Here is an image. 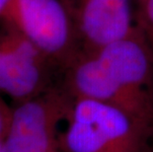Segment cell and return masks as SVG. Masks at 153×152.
Returning a JSON list of instances; mask_svg holds the SVG:
<instances>
[{"label": "cell", "mask_w": 153, "mask_h": 152, "mask_svg": "<svg viewBox=\"0 0 153 152\" xmlns=\"http://www.w3.org/2000/svg\"><path fill=\"white\" fill-rule=\"evenodd\" d=\"M0 19L25 36L62 70L83 48L73 18L62 0H11Z\"/></svg>", "instance_id": "1"}, {"label": "cell", "mask_w": 153, "mask_h": 152, "mask_svg": "<svg viewBox=\"0 0 153 152\" xmlns=\"http://www.w3.org/2000/svg\"><path fill=\"white\" fill-rule=\"evenodd\" d=\"M73 97L61 87L13 106L1 152H57L58 127L66 122Z\"/></svg>", "instance_id": "2"}, {"label": "cell", "mask_w": 153, "mask_h": 152, "mask_svg": "<svg viewBox=\"0 0 153 152\" xmlns=\"http://www.w3.org/2000/svg\"><path fill=\"white\" fill-rule=\"evenodd\" d=\"M0 23V94L17 104L51 88L54 65L20 32L1 19Z\"/></svg>", "instance_id": "3"}, {"label": "cell", "mask_w": 153, "mask_h": 152, "mask_svg": "<svg viewBox=\"0 0 153 152\" xmlns=\"http://www.w3.org/2000/svg\"><path fill=\"white\" fill-rule=\"evenodd\" d=\"M62 87L73 98L115 106L153 127V106L132 96L110 75L93 50L82 48L63 69Z\"/></svg>", "instance_id": "4"}, {"label": "cell", "mask_w": 153, "mask_h": 152, "mask_svg": "<svg viewBox=\"0 0 153 152\" xmlns=\"http://www.w3.org/2000/svg\"><path fill=\"white\" fill-rule=\"evenodd\" d=\"M92 50L123 89L153 106V50L137 26L126 37Z\"/></svg>", "instance_id": "5"}, {"label": "cell", "mask_w": 153, "mask_h": 152, "mask_svg": "<svg viewBox=\"0 0 153 152\" xmlns=\"http://www.w3.org/2000/svg\"><path fill=\"white\" fill-rule=\"evenodd\" d=\"M84 50H97L126 37L136 28L131 0H62Z\"/></svg>", "instance_id": "6"}, {"label": "cell", "mask_w": 153, "mask_h": 152, "mask_svg": "<svg viewBox=\"0 0 153 152\" xmlns=\"http://www.w3.org/2000/svg\"><path fill=\"white\" fill-rule=\"evenodd\" d=\"M136 26L153 50V0H131Z\"/></svg>", "instance_id": "7"}, {"label": "cell", "mask_w": 153, "mask_h": 152, "mask_svg": "<svg viewBox=\"0 0 153 152\" xmlns=\"http://www.w3.org/2000/svg\"><path fill=\"white\" fill-rule=\"evenodd\" d=\"M12 108L13 107L9 106L3 98V96L0 94V152H1L3 142L7 134L9 124H10Z\"/></svg>", "instance_id": "8"}, {"label": "cell", "mask_w": 153, "mask_h": 152, "mask_svg": "<svg viewBox=\"0 0 153 152\" xmlns=\"http://www.w3.org/2000/svg\"><path fill=\"white\" fill-rule=\"evenodd\" d=\"M11 0H0V15H1V13L4 10V8L7 6V4Z\"/></svg>", "instance_id": "9"}, {"label": "cell", "mask_w": 153, "mask_h": 152, "mask_svg": "<svg viewBox=\"0 0 153 152\" xmlns=\"http://www.w3.org/2000/svg\"><path fill=\"white\" fill-rule=\"evenodd\" d=\"M142 152H153V150H150V151H145V150H143Z\"/></svg>", "instance_id": "10"}, {"label": "cell", "mask_w": 153, "mask_h": 152, "mask_svg": "<svg viewBox=\"0 0 153 152\" xmlns=\"http://www.w3.org/2000/svg\"><path fill=\"white\" fill-rule=\"evenodd\" d=\"M57 152H59V151H57Z\"/></svg>", "instance_id": "11"}]
</instances>
